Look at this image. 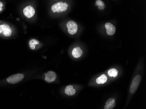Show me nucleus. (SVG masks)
Instances as JSON below:
<instances>
[{"mask_svg":"<svg viewBox=\"0 0 146 109\" xmlns=\"http://www.w3.org/2000/svg\"><path fill=\"white\" fill-rule=\"evenodd\" d=\"M68 7V4L66 2H59L52 5L51 10L54 13L62 12L67 10Z\"/></svg>","mask_w":146,"mask_h":109,"instance_id":"obj_1","label":"nucleus"},{"mask_svg":"<svg viewBox=\"0 0 146 109\" xmlns=\"http://www.w3.org/2000/svg\"><path fill=\"white\" fill-rule=\"evenodd\" d=\"M142 78L140 75H138L133 78L129 89V91L132 94H134L137 90L138 87L141 83Z\"/></svg>","mask_w":146,"mask_h":109,"instance_id":"obj_2","label":"nucleus"},{"mask_svg":"<svg viewBox=\"0 0 146 109\" xmlns=\"http://www.w3.org/2000/svg\"><path fill=\"white\" fill-rule=\"evenodd\" d=\"M24 78V75L23 74L18 73L13 75L12 76L7 79V82L10 84H15L22 81Z\"/></svg>","mask_w":146,"mask_h":109,"instance_id":"obj_3","label":"nucleus"},{"mask_svg":"<svg viewBox=\"0 0 146 109\" xmlns=\"http://www.w3.org/2000/svg\"><path fill=\"white\" fill-rule=\"evenodd\" d=\"M67 27L68 28V32L70 35L75 34L78 31V24L74 21L72 20L69 21L67 23Z\"/></svg>","mask_w":146,"mask_h":109,"instance_id":"obj_4","label":"nucleus"},{"mask_svg":"<svg viewBox=\"0 0 146 109\" xmlns=\"http://www.w3.org/2000/svg\"><path fill=\"white\" fill-rule=\"evenodd\" d=\"M12 31L9 26L6 24L0 25V34H2L5 36H10L11 35Z\"/></svg>","mask_w":146,"mask_h":109,"instance_id":"obj_5","label":"nucleus"},{"mask_svg":"<svg viewBox=\"0 0 146 109\" xmlns=\"http://www.w3.org/2000/svg\"><path fill=\"white\" fill-rule=\"evenodd\" d=\"M23 13L25 17L27 18H31L35 14V9L32 6H27L24 9Z\"/></svg>","mask_w":146,"mask_h":109,"instance_id":"obj_6","label":"nucleus"},{"mask_svg":"<svg viewBox=\"0 0 146 109\" xmlns=\"http://www.w3.org/2000/svg\"><path fill=\"white\" fill-rule=\"evenodd\" d=\"M56 78V75L54 71H49L45 74V80L48 83L54 82Z\"/></svg>","mask_w":146,"mask_h":109,"instance_id":"obj_7","label":"nucleus"},{"mask_svg":"<svg viewBox=\"0 0 146 109\" xmlns=\"http://www.w3.org/2000/svg\"><path fill=\"white\" fill-rule=\"evenodd\" d=\"M105 28L106 29V33L109 36H112L115 33L116 31L115 27L110 23H106L105 24Z\"/></svg>","mask_w":146,"mask_h":109,"instance_id":"obj_8","label":"nucleus"},{"mask_svg":"<svg viewBox=\"0 0 146 109\" xmlns=\"http://www.w3.org/2000/svg\"><path fill=\"white\" fill-rule=\"evenodd\" d=\"M115 106V100L114 98H110L106 102L104 109H112Z\"/></svg>","mask_w":146,"mask_h":109,"instance_id":"obj_9","label":"nucleus"},{"mask_svg":"<svg viewBox=\"0 0 146 109\" xmlns=\"http://www.w3.org/2000/svg\"><path fill=\"white\" fill-rule=\"evenodd\" d=\"M82 50L80 47H76L72 50V55L75 58H78L81 57L82 55Z\"/></svg>","mask_w":146,"mask_h":109,"instance_id":"obj_10","label":"nucleus"},{"mask_svg":"<svg viewBox=\"0 0 146 109\" xmlns=\"http://www.w3.org/2000/svg\"><path fill=\"white\" fill-rule=\"evenodd\" d=\"M65 92L68 96H73L76 93V91L71 85L67 86L65 90Z\"/></svg>","mask_w":146,"mask_h":109,"instance_id":"obj_11","label":"nucleus"},{"mask_svg":"<svg viewBox=\"0 0 146 109\" xmlns=\"http://www.w3.org/2000/svg\"><path fill=\"white\" fill-rule=\"evenodd\" d=\"M107 80V77L106 75H102L99 77L97 78L96 83L98 84H103L106 83Z\"/></svg>","mask_w":146,"mask_h":109,"instance_id":"obj_12","label":"nucleus"},{"mask_svg":"<svg viewBox=\"0 0 146 109\" xmlns=\"http://www.w3.org/2000/svg\"><path fill=\"white\" fill-rule=\"evenodd\" d=\"M108 73L110 77H116L118 75V71L115 68H112L108 71Z\"/></svg>","mask_w":146,"mask_h":109,"instance_id":"obj_13","label":"nucleus"},{"mask_svg":"<svg viewBox=\"0 0 146 109\" xmlns=\"http://www.w3.org/2000/svg\"><path fill=\"white\" fill-rule=\"evenodd\" d=\"M39 42L36 39H32L29 42V46L32 50H35L36 45L39 44Z\"/></svg>","mask_w":146,"mask_h":109,"instance_id":"obj_14","label":"nucleus"},{"mask_svg":"<svg viewBox=\"0 0 146 109\" xmlns=\"http://www.w3.org/2000/svg\"><path fill=\"white\" fill-rule=\"evenodd\" d=\"M96 6H98L99 10H103L105 9V4L102 1H96Z\"/></svg>","mask_w":146,"mask_h":109,"instance_id":"obj_15","label":"nucleus"},{"mask_svg":"<svg viewBox=\"0 0 146 109\" xmlns=\"http://www.w3.org/2000/svg\"><path fill=\"white\" fill-rule=\"evenodd\" d=\"M3 4L1 2H0V11H1L2 10V7H3Z\"/></svg>","mask_w":146,"mask_h":109,"instance_id":"obj_16","label":"nucleus"}]
</instances>
